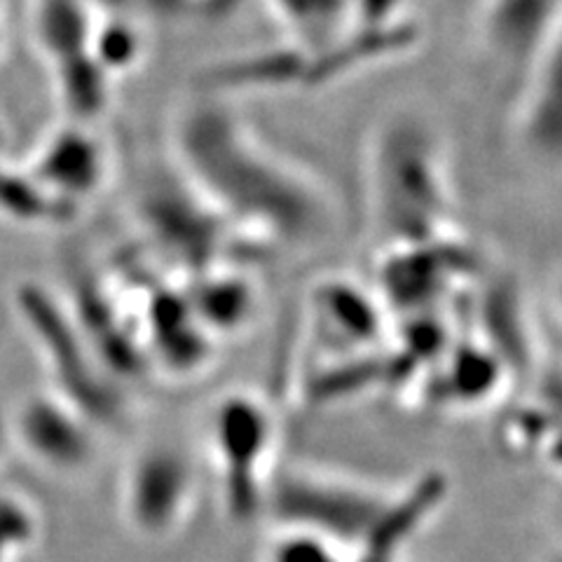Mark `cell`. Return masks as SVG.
Masks as SVG:
<instances>
[{"label":"cell","instance_id":"ba28073f","mask_svg":"<svg viewBox=\"0 0 562 562\" xmlns=\"http://www.w3.org/2000/svg\"><path fill=\"white\" fill-rule=\"evenodd\" d=\"M183 291L192 312L214 340L239 336L256 322L260 289L241 262L192 274L190 286Z\"/></svg>","mask_w":562,"mask_h":562},{"label":"cell","instance_id":"3957f363","mask_svg":"<svg viewBox=\"0 0 562 562\" xmlns=\"http://www.w3.org/2000/svg\"><path fill=\"white\" fill-rule=\"evenodd\" d=\"M279 438V417L256 392H227L211 408L209 446L233 514L249 518L268 504Z\"/></svg>","mask_w":562,"mask_h":562},{"label":"cell","instance_id":"9c48e42d","mask_svg":"<svg viewBox=\"0 0 562 562\" xmlns=\"http://www.w3.org/2000/svg\"><path fill=\"white\" fill-rule=\"evenodd\" d=\"M351 547L305 525L279 522L266 547V562H349Z\"/></svg>","mask_w":562,"mask_h":562},{"label":"cell","instance_id":"52a82bcc","mask_svg":"<svg viewBox=\"0 0 562 562\" xmlns=\"http://www.w3.org/2000/svg\"><path fill=\"white\" fill-rule=\"evenodd\" d=\"M105 150L94 134L82 130L55 132L35 155L33 186L52 202L94 195L105 179Z\"/></svg>","mask_w":562,"mask_h":562},{"label":"cell","instance_id":"8992f818","mask_svg":"<svg viewBox=\"0 0 562 562\" xmlns=\"http://www.w3.org/2000/svg\"><path fill=\"white\" fill-rule=\"evenodd\" d=\"M481 24L492 55L530 70L562 29V0H487Z\"/></svg>","mask_w":562,"mask_h":562},{"label":"cell","instance_id":"277c9868","mask_svg":"<svg viewBox=\"0 0 562 562\" xmlns=\"http://www.w3.org/2000/svg\"><path fill=\"white\" fill-rule=\"evenodd\" d=\"M268 504L279 522L305 525L357 547L375 539L398 499L336 473L297 467L277 473Z\"/></svg>","mask_w":562,"mask_h":562},{"label":"cell","instance_id":"30bf717a","mask_svg":"<svg viewBox=\"0 0 562 562\" xmlns=\"http://www.w3.org/2000/svg\"><path fill=\"white\" fill-rule=\"evenodd\" d=\"M138 33L125 24H109L92 41V57L101 68H127L138 57Z\"/></svg>","mask_w":562,"mask_h":562},{"label":"cell","instance_id":"8fae6325","mask_svg":"<svg viewBox=\"0 0 562 562\" xmlns=\"http://www.w3.org/2000/svg\"><path fill=\"white\" fill-rule=\"evenodd\" d=\"M101 3H109V5H120L122 0H101Z\"/></svg>","mask_w":562,"mask_h":562},{"label":"cell","instance_id":"7a4b0ae2","mask_svg":"<svg viewBox=\"0 0 562 562\" xmlns=\"http://www.w3.org/2000/svg\"><path fill=\"white\" fill-rule=\"evenodd\" d=\"M368 211L382 249L452 237L454 190L443 140L396 115L375 132L366 162Z\"/></svg>","mask_w":562,"mask_h":562},{"label":"cell","instance_id":"6da1fadb","mask_svg":"<svg viewBox=\"0 0 562 562\" xmlns=\"http://www.w3.org/2000/svg\"><path fill=\"white\" fill-rule=\"evenodd\" d=\"M171 146L176 173L254 244L305 249L336 227V202L322 181L221 99L188 103Z\"/></svg>","mask_w":562,"mask_h":562},{"label":"cell","instance_id":"5b68a950","mask_svg":"<svg viewBox=\"0 0 562 562\" xmlns=\"http://www.w3.org/2000/svg\"><path fill=\"white\" fill-rule=\"evenodd\" d=\"M310 314L316 333L338 351L333 359L368 357L390 330V314L375 289L368 291L342 277L324 279L312 289Z\"/></svg>","mask_w":562,"mask_h":562}]
</instances>
